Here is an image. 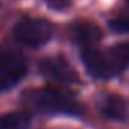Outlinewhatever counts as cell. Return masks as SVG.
<instances>
[{
	"mask_svg": "<svg viewBox=\"0 0 129 129\" xmlns=\"http://www.w3.org/2000/svg\"><path fill=\"white\" fill-rule=\"evenodd\" d=\"M81 58L90 76L106 81L129 67V43H118L103 50L87 47L82 50Z\"/></svg>",
	"mask_w": 129,
	"mask_h": 129,
	"instance_id": "1",
	"label": "cell"
},
{
	"mask_svg": "<svg viewBox=\"0 0 129 129\" xmlns=\"http://www.w3.org/2000/svg\"><path fill=\"white\" fill-rule=\"evenodd\" d=\"M23 102L43 114H64V115H81L84 112L81 103L72 96L56 88H32L23 93Z\"/></svg>",
	"mask_w": 129,
	"mask_h": 129,
	"instance_id": "2",
	"label": "cell"
},
{
	"mask_svg": "<svg viewBox=\"0 0 129 129\" xmlns=\"http://www.w3.org/2000/svg\"><path fill=\"white\" fill-rule=\"evenodd\" d=\"M12 34L15 41L26 47H41L52 38L53 27L44 18H24L15 24Z\"/></svg>",
	"mask_w": 129,
	"mask_h": 129,
	"instance_id": "3",
	"label": "cell"
},
{
	"mask_svg": "<svg viewBox=\"0 0 129 129\" xmlns=\"http://www.w3.org/2000/svg\"><path fill=\"white\" fill-rule=\"evenodd\" d=\"M27 73L23 55L12 50H0V91L12 90Z\"/></svg>",
	"mask_w": 129,
	"mask_h": 129,
	"instance_id": "4",
	"label": "cell"
},
{
	"mask_svg": "<svg viewBox=\"0 0 129 129\" xmlns=\"http://www.w3.org/2000/svg\"><path fill=\"white\" fill-rule=\"evenodd\" d=\"M40 72L41 75L59 85H73L79 82V76L76 70L70 66V62L62 55L47 56L40 61Z\"/></svg>",
	"mask_w": 129,
	"mask_h": 129,
	"instance_id": "5",
	"label": "cell"
},
{
	"mask_svg": "<svg viewBox=\"0 0 129 129\" xmlns=\"http://www.w3.org/2000/svg\"><path fill=\"white\" fill-rule=\"evenodd\" d=\"M70 34H72V38L78 44L85 46V49L90 47L91 44L97 43L102 38L100 27L96 26L91 21H76V23H73L70 26Z\"/></svg>",
	"mask_w": 129,
	"mask_h": 129,
	"instance_id": "6",
	"label": "cell"
},
{
	"mask_svg": "<svg viewBox=\"0 0 129 129\" xmlns=\"http://www.w3.org/2000/svg\"><path fill=\"white\" fill-rule=\"evenodd\" d=\"M100 111L102 114L114 121H126L129 120V105L127 102L115 94L106 96L102 103H100Z\"/></svg>",
	"mask_w": 129,
	"mask_h": 129,
	"instance_id": "7",
	"label": "cell"
},
{
	"mask_svg": "<svg viewBox=\"0 0 129 129\" xmlns=\"http://www.w3.org/2000/svg\"><path fill=\"white\" fill-rule=\"evenodd\" d=\"M30 117L26 112L14 111L0 115V129H27Z\"/></svg>",
	"mask_w": 129,
	"mask_h": 129,
	"instance_id": "8",
	"label": "cell"
},
{
	"mask_svg": "<svg viewBox=\"0 0 129 129\" xmlns=\"http://www.w3.org/2000/svg\"><path fill=\"white\" fill-rule=\"evenodd\" d=\"M109 27L117 34H129V15H120L109 21Z\"/></svg>",
	"mask_w": 129,
	"mask_h": 129,
	"instance_id": "9",
	"label": "cell"
},
{
	"mask_svg": "<svg viewBox=\"0 0 129 129\" xmlns=\"http://www.w3.org/2000/svg\"><path fill=\"white\" fill-rule=\"evenodd\" d=\"M46 3L49 5L50 9H55V11H66V9H69L72 0H46Z\"/></svg>",
	"mask_w": 129,
	"mask_h": 129,
	"instance_id": "10",
	"label": "cell"
},
{
	"mask_svg": "<svg viewBox=\"0 0 129 129\" xmlns=\"http://www.w3.org/2000/svg\"><path fill=\"white\" fill-rule=\"evenodd\" d=\"M126 2H127V3H129V0H126Z\"/></svg>",
	"mask_w": 129,
	"mask_h": 129,
	"instance_id": "11",
	"label": "cell"
}]
</instances>
